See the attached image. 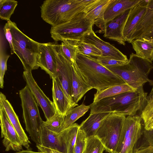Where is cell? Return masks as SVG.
<instances>
[{"label": "cell", "mask_w": 153, "mask_h": 153, "mask_svg": "<svg viewBox=\"0 0 153 153\" xmlns=\"http://www.w3.org/2000/svg\"><path fill=\"white\" fill-rule=\"evenodd\" d=\"M75 63L82 74L93 88L101 91L113 86L126 83L121 78L92 57L78 52Z\"/></svg>", "instance_id": "1"}, {"label": "cell", "mask_w": 153, "mask_h": 153, "mask_svg": "<svg viewBox=\"0 0 153 153\" xmlns=\"http://www.w3.org/2000/svg\"><path fill=\"white\" fill-rule=\"evenodd\" d=\"M86 8V4L81 0H45L40 6L41 17L55 26L68 22Z\"/></svg>", "instance_id": "2"}, {"label": "cell", "mask_w": 153, "mask_h": 153, "mask_svg": "<svg viewBox=\"0 0 153 153\" xmlns=\"http://www.w3.org/2000/svg\"><path fill=\"white\" fill-rule=\"evenodd\" d=\"M105 67L135 89L146 83L151 82L148 75L153 69L152 62L136 54L132 53L126 64Z\"/></svg>", "instance_id": "3"}, {"label": "cell", "mask_w": 153, "mask_h": 153, "mask_svg": "<svg viewBox=\"0 0 153 153\" xmlns=\"http://www.w3.org/2000/svg\"><path fill=\"white\" fill-rule=\"evenodd\" d=\"M13 38L15 53L21 61L25 71L31 72L39 68L37 63L39 42L25 35L17 27L14 22L9 20Z\"/></svg>", "instance_id": "4"}, {"label": "cell", "mask_w": 153, "mask_h": 153, "mask_svg": "<svg viewBox=\"0 0 153 153\" xmlns=\"http://www.w3.org/2000/svg\"><path fill=\"white\" fill-rule=\"evenodd\" d=\"M23 117L26 130L31 139L36 144H40V134L43 121L40 115L38 105L26 85L19 91Z\"/></svg>", "instance_id": "5"}, {"label": "cell", "mask_w": 153, "mask_h": 153, "mask_svg": "<svg viewBox=\"0 0 153 153\" xmlns=\"http://www.w3.org/2000/svg\"><path fill=\"white\" fill-rule=\"evenodd\" d=\"M94 24L85 17L82 12L74 16L65 23L52 26L50 30L51 37L56 42L66 40L70 42L81 41L84 35L89 31Z\"/></svg>", "instance_id": "6"}, {"label": "cell", "mask_w": 153, "mask_h": 153, "mask_svg": "<svg viewBox=\"0 0 153 153\" xmlns=\"http://www.w3.org/2000/svg\"><path fill=\"white\" fill-rule=\"evenodd\" d=\"M126 118L124 115L112 112L102 120L95 136L100 141L107 152L115 153Z\"/></svg>", "instance_id": "7"}, {"label": "cell", "mask_w": 153, "mask_h": 153, "mask_svg": "<svg viewBox=\"0 0 153 153\" xmlns=\"http://www.w3.org/2000/svg\"><path fill=\"white\" fill-rule=\"evenodd\" d=\"M141 129L140 117L134 116L126 117L114 153H133L134 145L141 137Z\"/></svg>", "instance_id": "8"}, {"label": "cell", "mask_w": 153, "mask_h": 153, "mask_svg": "<svg viewBox=\"0 0 153 153\" xmlns=\"http://www.w3.org/2000/svg\"><path fill=\"white\" fill-rule=\"evenodd\" d=\"M23 77L26 85L35 98L38 105L42 109L46 120L55 114L56 109L53 102L44 93L33 77L31 72L24 71Z\"/></svg>", "instance_id": "9"}, {"label": "cell", "mask_w": 153, "mask_h": 153, "mask_svg": "<svg viewBox=\"0 0 153 153\" xmlns=\"http://www.w3.org/2000/svg\"><path fill=\"white\" fill-rule=\"evenodd\" d=\"M0 119L2 143L5 151L18 152L23 150V146L6 112L0 104Z\"/></svg>", "instance_id": "10"}, {"label": "cell", "mask_w": 153, "mask_h": 153, "mask_svg": "<svg viewBox=\"0 0 153 153\" xmlns=\"http://www.w3.org/2000/svg\"><path fill=\"white\" fill-rule=\"evenodd\" d=\"M55 43H39L37 63L39 67L44 70L52 79L55 77L57 67Z\"/></svg>", "instance_id": "11"}, {"label": "cell", "mask_w": 153, "mask_h": 153, "mask_svg": "<svg viewBox=\"0 0 153 153\" xmlns=\"http://www.w3.org/2000/svg\"><path fill=\"white\" fill-rule=\"evenodd\" d=\"M56 56L57 67L55 77L59 79L67 97L73 108L75 106L72 102L71 96L72 81V63L58 53L56 51Z\"/></svg>", "instance_id": "12"}, {"label": "cell", "mask_w": 153, "mask_h": 153, "mask_svg": "<svg viewBox=\"0 0 153 153\" xmlns=\"http://www.w3.org/2000/svg\"><path fill=\"white\" fill-rule=\"evenodd\" d=\"M81 41L96 46L101 51L102 56L122 61H128L127 56L118 49L98 37L92 28L84 35Z\"/></svg>", "instance_id": "13"}, {"label": "cell", "mask_w": 153, "mask_h": 153, "mask_svg": "<svg viewBox=\"0 0 153 153\" xmlns=\"http://www.w3.org/2000/svg\"><path fill=\"white\" fill-rule=\"evenodd\" d=\"M130 10L104 24L102 28L99 32L103 33L105 37L125 45L126 41L123 36V31Z\"/></svg>", "instance_id": "14"}, {"label": "cell", "mask_w": 153, "mask_h": 153, "mask_svg": "<svg viewBox=\"0 0 153 153\" xmlns=\"http://www.w3.org/2000/svg\"><path fill=\"white\" fill-rule=\"evenodd\" d=\"M141 38L153 39V0H149L145 13L132 32L128 43Z\"/></svg>", "instance_id": "15"}, {"label": "cell", "mask_w": 153, "mask_h": 153, "mask_svg": "<svg viewBox=\"0 0 153 153\" xmlns=\"http://www.w3.org/2000/svg\"><path fill=\"white\" fill-rule=\"evenodd\" d=\"M72 88L71 100L75 106L78 102L89 90L92 89L88 81L78 68L75 62L72 63Z\"/></svg>", "instance_id": "16"}, {"label": "cell", "mask_w": 153, "mask_h": 153, "mask_svg": "<svg viewBox=\"0 0 153 153\" xmlns=\"http://www.w3.org/2000/svg\"><path fill=\"white\" fill-rule=\"evenodd\" d=\"M149 0H141L130 10L123 31L126 42H128L133 31L144 15Z\"/></svg>", "instance_id": "17"}, {"label": "cell", "mask_w": 153, "mask_h": 153, "mask_svg": "<svg viewBox=\"0 0 153 153\" xmlns=\"http://www.w3.org/2000/svg\"><path fill=\"white\" fill-rule=\"evenodd\" d=\"M0 104L2 105L13 127L15 129L22 146L27 149L31 150L30 142L23 129L19 118L12 105L1 92L0 94Z\"/></svg>", "instance_id": "18"}, {"label": "cell", "mask_w": 153, "mask_h": 153, "mask_svg": "<svg viewBox=\"0 0 153 153\" xmlns=\"http://www.w3.org/2000/svg\"><path fill=\"white\" fill-rule=\"evenodd\" d=\"M141 0H111L104 13L101 30L105 23L131 9Z\"/></svg>", "instance_id": "19"}, {"label": "cell", "mask_w": 153, "mask_h": 153, "mask_svg": "<svg viewBox=\"0 0 153 153\" xmlns=\"http://www.w3.org/2000/svg\"><path fill=\"white\" fill-rule=\"evenodd\" d=\"M52 79V97L56 110L59 114L65 116L67 111L73 108L59 79L54 77Z\"/></svg>", "instance_id": "20"}, {"label": "cell", "mask_w": 153, "mask_h": 153, "mask_svg": "<svg viewBox=\"0 0 153 153\" xmlns=\"http://www.w3.org/2000/svg\"><path fill=\"white\" fill-rule=\"evenodd\" d=\"M40 144L42 146L63 153L66 151L59 138V133L41 126L40 134Z\"/></svg>", "instance_id": "21"}, {"label": "cell", "mask_w": 153, "mask_h": 153, "mask_svg": "<svg viewBox=\"0 0 153 153\" xmlns=\"http://www.w3.org/2000/svg\"><path fill=\"white\" fill-rule=\"evenodd\" d=\"M111 0H97L85 13V18L101 28L104 13Z\"/></svg>", "instance_id": "22"}, {"label": "cell", "mask_w": 153, "mask_h": 153, "mask_svg": "<svg viewBox=\"0 0 153 153\" xmlns=\"http://www.w3.org/2000/svg\"><path fill=\"white\" fill-rule=\"evenodd\" d=\"M110 113L90 114L88 117L79 125V128L82 130L87 138L95 136L102 120Z\"/></svg>", "instance_id": "23"}, {"label": "cell", "mask_w": 153, "mask_h": 153, "mask_svg": "<svg viewBox=\"0 0 153 153\" xmlns=\"http://www.w3.org/2000/svg\"><path fill=\"white\" fill-rule=\"evenodd\" d=\"M79 125L74 123L59 133V138L67 153H73Z\"/></svg>", "instance_id": "24"}, {"label": "cell", "mask_w": 153, "mask_h": 153, "mask_svg": "<svg viewBox=\"0 0 153 153\" xmlns=\"http://www.w3.org/2000/svg\"><path fill=\"white\" fill-rule=\"evenodd\" d=\"M131 43L137 55L152 62L153 39L141 38L133 40Z\"/></svg>", "instance_id": "25"}, {"label": "cell", "mask_w": 153, "mask_h": 153, "mask_svg": "<svg viewBox=\"0 0 153 153\" xmlns=\"http://www.w3.org/2000/svg\"><path fill=\"white\" fill-rule=\"evenodd\" d=\"M136 89L126 83L111 86L101 91L97 92L94 94L93 102Z\"/></svg>", "instance_id": "26"}, {"label": "cell", "mask_w": 153, "mask_h": 153, "mask_svg": "<svg viewBox=\"0 0 153 153\" xmlns=\"http://www.w3.org/2000/svg\"><path fill=\"white\" fill-rule=\"evenodd\" d=\"M57 52L72 63L75 62L76 54L78 51L76 45L66 41L62 42L60 44L55 43Z\"/></svg>", "instance_id": "27"}, {"label": "cell", "mask_w": 153, "mask_h": 153, "mask_svg": "<svg viewBox=\"0 0 153 153\" xmlns=\"http://www.w3.org/2000/svg\"><path fill=\"white\" fill-rule=\"evenodd\" d=\"M90 105H86L83 103L70 109L65 117V128L72 125L83 116L90 109Z\"/></svg>", "instance_id": "28"}, {"label": "cell", "mask_w": 153, "mask_h": 153, "mask_svg": "<svg viewBox=\"0 0 153 153\" xmlns=\"http://www.w3.org/2000/svg\"><path fill=\"white\" fill-rule=\"evenodd\" d=\"M65 116L56 110L54 115L49 120L44 121L42 125L49 130L59 133L65 128Z\"/></svg>", "instance_id": "29"}, {"label": "cell", "mask_w": 153, "mask_h": 153, "mask_svg": "<svg viewBox=\"0 0 153 153\" xmlns=\"http://www.w3.org/2000/svg\"><path fill=\"white\" fill-rule=\"evenodd\" d=\"M18 4L15 0H0V18L7 21L10 20Z\"/></svg>", "instance_id": "30"}, {"label": "cell", "mask_w": 153, "mask_h": 153, "mask_svg": "<svg viewBox=\"0 0 153 153\" xmlns=\"http://www.w3.org/2000/svg\"><path fill=\"white\" fill-rule=\"evenodd\" d=\"M75 45L78 52L88 57L101 56V51L94 45L82 41H77Z\"/></svg>", "instance_id": "31"}, {"label": "cell", "mask_w": 153, "mask_h": 153, "mask_svg": "<svg viewBox=\"0 0 153 153\" xmlns=\"http://www.w3.org/2000/svg\"><path fill=\"white\" fill-rule=\"evenodd\" d=\"M104 146L95 136L87 138L86 144L83 153H102Z\"/></svg>", "instance_id": "32"}, {"label": "cell", "mask_w": 153, "mask_h": 153, "mask_svg": "<svg viewBox=\"0 0 153 153\" xmlns=\"http://www.w3.org/2000/svg\"><path fill=\"white\" fill-rule=\"evenodd\" d=\"M87 138L84 132L79 128L74 148L73 153H83L86 146Z\"/></svg>", "instance_id": "33"}, {"label": "cell", "mask_w": 153, "mask_h": 153, "mask_svg": "<svg viewBox=\"0 0 153 153\" xmlns=\"http://www.w3.org/2000/svg\"><path fill=\"white\" fill-rule=\"evenodd\" d=\"M10 55L5 52L4 49L1 47L0 51V87L3 88L4 78L7 70V62Z\"/></svg>", "instance_id": "34"}, {"label": "cell", "mask_w": 153, "mask_h": 153, "mask_svg": "<svg viewBox=\"0 0 153 153\" xmlns=\"http://www.w3.org/2000/svg\"><path fill=\"white\" fill-rule=\"evenodd\" d=\"M104 67L121 65L127 63L128 61H122L102 56L91 57Z\"/></svg>", "instance_id": "35"}, {"label": "cell", "mask_w": 153, "mask_h": 153, "mask_svg": "<svg viewBox=\"0 0 153 153\" xmlns=\"http://www.w3.org/2000/svg\"><path fill=\"white\" fill-rule=\"evenodd\" d=\"M141 116L144 124L153 117V102L146 104L142 111Z\"/></svg>", "instance_id": "36"}, {"label": "cell", "mask_w": 153, "mask_h": 153, "mask_svg": "<svg viewBox=\"0 0 153 153\" xmlns=\"http://www.w3.org/2000/svg\"><path fill=\"white\" fill-rule=\"evenodd\" d=\"M4 34L6 39L9 42L10 49L11 54L15 53L13 44V38L12 34L8 24L7 22L5 24L3 28Z\"/></svg>", "instance_id": "37"}, {"label": "cell", "mask_w": 153, "mask_h": 153, "mask_svg": "<svg viewBox=\"0 0 153 153\" xmlns=\"http://www.w3.org/2000/svg\"><path fill=\"white\" fill-rule=\"evenodd\" d=\"M144 136L148 145L153 146V128L148 130H145Z\"/></svg>", "instance_id": "38"}, {"label": "cell", "mask_w": 153, "mask_h": 153, "mask_svg": "<svg viewBox=\"0 0 153 153\" xmlns=\"http://www.w3.org/2000/svg\"><path fill=\"white\" fill-rule=\"evenodd\" d=\"M133 153H153V146H142L136 149Z\"/></svg>", "instance_id": "39"}, {"label": "cell", "mask_w": 153, "mask_h": 153, "mask_svg": "<svg viewBox=\"0 0 153 153\" xmlns=\"http://www.w3.org/2000/svg\"><path fill=\"white\" fill-rule=\"evenodd\" d=\"M36 146L39 152L44 153H63L59 152L52 149L42 146L39 144H36Z\"/></svg>", "instance_id": "40"}, {"label": "cell", "mask_w": 153, "mask_h": 153, "mask_svg": "<svg viewBox=\"0 0 153 153\" xmlns=\"http://www.w3.org/2000/svg\"><path fill=\"white\" fill-rule=\"evenodd\" d=\"M145 130H148L153 128V117L144 124Z\"/></svg>", "instance_id": "41"}, {"label": "cell", "mask_w": 153, "mask_h": 153, "mask_svg": "<svg viewBox=\"0 0 153 153\" xmlns=\"http://www.w3.org/2000/svg\"><path fill=\"white\" fill-rule=\"evenodd\" d=\"M152 102H153V88L149 96H147L146 103Z\"/></svg>", "instance_id": "42"}, {"label": "cell", "mask_w": 153, "mask_h": 153, "mask_svg": "<svg viewBox=\"0 0 153 153\" xmlns=\"http://www.w3.org/2000/svg\"><path fill=\"white\" fill-rule=\"evenodd\" d=\"M15 153H44L40 152H35L30 149L22 150L20 151L16 152Z\"/></svg>", "instance_id": "43"}]
</instances>
